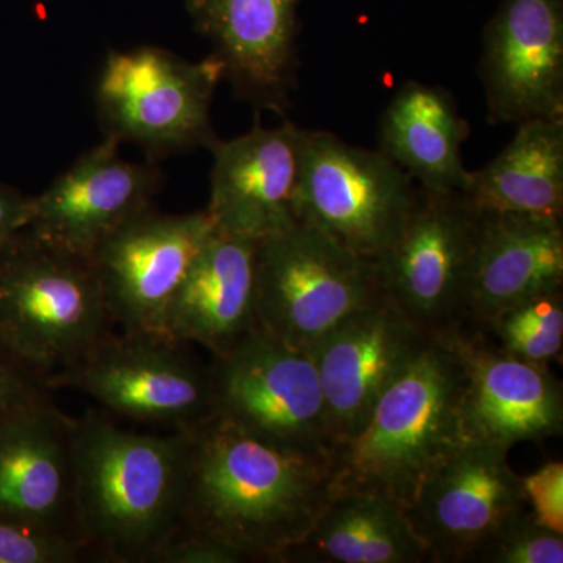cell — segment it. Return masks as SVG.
Segmentation results:
<instances>
[{
    "label": "cell",
    "mask_w": 563,
    "mask_h": 563,
    "mask_svg": "<svg viewBox=\"0 0 563 563\" xmlns=\"http://www.w3.org/2000/svg\"><path fill=\"white\" fill-rule=\"evenodd\" d=\"M463 366L461 429L465 442L510 451L563 431V390L548 366L499 350L483 328L450 332Z\"/></svg>",
    "instance_id": "obj_14"
},
{
    "label": "cell",
    "mask_w": 563,
    "mask_h": 563,
    "mask_svg": "<svg viewBox=\"0 0 563 563\" xmlns=\"http://www.w3.org/2000/svg\"><path fill=\"white\" fill-rule=\"evenodd\" d=\"M77 528L91 558L151 563L177 531L187 433L124 428L106 410L73 422Z\"/></svg>",
    "instance_id": "obj_2"
},
{
    "label": "cell",
    "mask_w": 563,
    "mask_h": 563,
    "mask_svg": "<svg viewBox=\"0 0 563 563\" xmlns=\"http://www.w3.org/2000/svg\"><path fill=\"white\" fill-rule=\"evenodd\" d=\"M73 422L52 398L0 415V520L81 542Z\"/></svg>",
    "instance_id": "obj_17"
},
{
    "label": "cell",
    "mask_w": 563,
    "mask_h": 563,
    "mask_svg": "<svg viewBox=\"0 0 563 563\" xmlns=\"http://www.w3.org/2000/svg\"><path fill=\"white\" fill-rule=\"evenodd\" d=\"M431 339L380 295L314 347L333 450L362 431L380 396Z\"/></svg>",
    "instance_id": "obj_13"
},
{
    "label": "cell",
    "mask_w": 563,
    "mask_h": 563,
    "mask_svg": "<svg viewBox=\"0 0 563 563\" xmlns=\"http://www.w3.org/2000/svg\"><path fill=\"white\" fill-rule=\"evenodd\" d=\"M224 79L213 52L188 62L172 51L140 46L111 51L99 74L95 101L106 136L139 144L152 158L211 147V101Z\"/></svg>",
    "instance_id": "obj_5"
},
{
    "label": "cell",
    "mask_w": 563,
    "mask_h": 563,
    "mask_svg": "<svg viewBox=\"0 0 563 563\" xmlns=\"http://www.w3.org/2000/svg\"><path fill=\"white\" fill-rule=\"evenodd\" d=\"M468 135L454 96L420 81H406L380 118V152L422 190L466 191L472 172L463 165L462 146Z\"/></svg>",
    "instance_id": "obj_22"
},
{
    "label": "cell",
    "mask_w": 563,
    "mask_h": 563,
    "mask_svg": "<svg viewBox=\"0 0 563 563\" xmlns=\"http://www.w3.org/2000/svg\"><path fill=\"white\" fill-rule=\"evenodd\" d=\"M0 358H3V361H10L9 355H7L5 347H3L2 342H0ZM13 363V362H11Z\"/></svg>",
    "instance_id": "obj_32"
},
{
    "label": "cell",
    "mask_w": 563,
    "mask_h": 563,
    "mask_svg": "<svg viewBox=\"0 0 563 563\" xmlns=\"http://www.w3.org/2000/svg\"><path fill=\"white\" fill-rule=\"evenodd\" d=\"M188 344L113 331L84 358L43 379L49 391L90 396L111 417L188 431L213 415L209 365Z\"/></svg>",
    "instance_id": "obj_9"
},
{
    "label": "cell",
    "mask_w": 563,
    "mask_h": 563,
    "mask_svg": "<svg viewBox=\"0 0 563 563\" xmlns=\"http://www.w3.org/2000/svg\"><path fill=\"white\" fill-rule=\"evenodd\" d=\"M120 144L106 136L32 198L25 229L43 242L90 258L122 222L150 209L163 174L154 163L124 161Z\"/></svg>",
    "instance_id": "obj_16"
},
{
    "label": "cell",
    "mask_w": 563,
    "mask_h": 563,
    "mask_svg": "<svg viewBox=\"0 0 563 563\" xmlns=\"http://www.w3.org/2000/svg\"><path fill=\"white\" fill-rule=\"evenodd\" d=\"M483 213L563 220V118H532L518 124L506 150L472 172L463 192Z\"/></svg>",
    "instance_id": "obj_24"
},
{
    "label": "cell",
    "mask_w": 563,
    "mask_h": 563,
    "mask_svg": "<svg viewBox=\"0 0 563 563\" xmlns=\"http://www.w3.org/2000/svg\"><path fill=\"white\" fill-rule=\"evenodd\" d=\"M84 558L90 554L79 540L0 520V563H76Z\"/></svg>",
    "instance_id": "obj_27"
},
{
    "label": "cell",
    "mask_w": 563,
    "mask_h": 563,
    "mask_svg": "<svg viewBox=\"0 0 563 563\" xmlns=\"http://www.w3.org/2000/svg\"><path fill=\"white\" fill-rule=\"evenodd\" d=\"M299 0H185L192 25L244 101L282 113L298 73Z\"/></svg>",
    "instance_id": "obj_19"
},
{
    "label": "cell",
    "mask_w": 563,
    "mask_h": 563,
    "mask_svg": "<svg viewBox=\"0 0 563 563\" xmlns=\"http://www.w3.org/2000/svg\"><path fill=\"white\" fill-rule=\"evenodd\" d=\"M379 296L373 262L312 225L296 222L257 242L258 325L298 350L312 354Z\"/></svg>",
    "instance_id": "obj_6"
},
{
    "label": "cell",
    "mask_w": 563,
    "mask_h": 563,
    "mask_svg": "<svg viewBox=\"0 0 563 563\" xmlns=\"http://www.w3.org/2000/svg\"><path fill=\"white\" fill-rule=\"evenodd\" d=\"M114 331L91 261L24 229L0 250V342L43 384Z\"/></svg>",
    "instance_id": "obj_4"
},
{
    "label": "cell",
    "mask_w": 563,
    "mask_h": 563,
    "mask_svg": "<svg viewBox=\"0 0 563 563\" xmlns=\"http://www.w3.org/2000/svg\"><path fill=\"white\" fill-rule=\"evenodd\" d=\"M490 124L563 118V0H504L483 36Z\"/></svg>",
    "instance_id": "obj_15"
},
{
    "label": "cell",
    "mask_w": 563,
    "mask_h": 563,
    "mask_svg": "<svg viewBox=\"0 0 563 563\" xmlns=\"http://www.w3.org/2000/svg\"><path fill=\"white\" fill-rule=\"evenodd\" d=\"M562 562L563 533L537 523L529 509L504 526L473 559V563Z\"/></svg>",
    "instance_id": "obj_26"
},
{
    "label": "cell",
    "mask_w": 563,
    "mask_h": 563,
    "mask_svg": "<svg viewBox=\"0 0 563 563\" xmlns=\"http://www.w3.org/2000/svg\"><path fill=\"white\" fill-rule=\"evenodd\" d=\"M562 288V221L483 213L465 324L485 325L515 303Z\"/></svg>",
    "instance_id": "obj_21"
},
{
    "label": "cell",
    "mask_w": 563,
    "mask_h": 563,
    "mask_svg": "<svg viewBox=\"0 0 563 563\" xmlns=\"http://www.w3.org/2000/svg\"><path fill=\"white\" fill-rule=\"evenodd\" d=\"M257 324V242L217 231L174 296L165 336L213 357Z\"/></svg>",
    "instance_id": "obj_20"
},
{
    "label": "cell",
    "mask_w": 563,
    "mask_h": 563,
    "mask_svg": "<svg viewBox=\"0 0 563 563\" xmlns=\"http://www.w3.org/2000/svg\"><path fill=\"white\" fill-rule=\"evenodd\" d=\"M483 328L506 354L536 365L561 361L563 291L540 292L496 314Z\"/></svg>",
    "instance_id": "obj_25"
},
{
    "label": "cell",
    "mask_w": 563,
    "mask_h": 563,
    "mask_svg": "<svg viewBox=\"0 0 563 563\" xmlns=\"http://www.w3.org/2000/svg\"><path fill=\"white\" fill-rule=\"evenodd\" d=\"M417 196L412 177L384 152L302 129L298 222L373 262L395 242Z\"/></svg>",
    "instance_id": "obj_7"
},
{
    "label": "cell",
    "mask_w": 563,
    "mask_h": 563,
    "mask_svg": "<svg viewBox=\"0 0 563 563\" xmlns=\"http://www.w3.org/2000/svg\"><path fill=\"white\" fill-rule=\"evenodd\" d=\"M428 547L406 509L376 493L333 492L284 563H424Z\"/></svg>",
    "instance_id": "obj_23"
},
{
    "label": "cell",
    "mask_w": 563,
    "mask_h": 563,
    "mask_svg": "<svg viewBox=\"0 0 563 563\" xmlns=\"http://www.w3.org/2000/svg\"><path fill=\"white\" fill-rule=\"evenodd\" d=\"M483 211L463 192L418 187L401 232L374 258L380 295L431 336L466 322V292Z\"/></svg>",
    "instance_id": "obj_10"
},
{
    "label": "cell",
    "mask_w": 563,
    "mask_h": 563,
    "mask_svg": "<svg viewBox=\"0 0 563 563\" xmlns=\"http://www.w3.org/2000/svg\"><path fill=\"white\" fill-rule=\"evenodd\" d=\"M302 129L255 125L246 135L218 141L210 176L207 213L217 231L258 240L298 222L299 161Z\"/></svg>",
    "instance_id": "obj_18"
},
{
    "label": "cell",
    "mask_w": 563,
    "mask_h": 563,
    "mask_svg": "<svg viewBox=\"0 0 563 563\" xmlns=\"http://www.w3.org/2000/svg\"><path fill=\"white\" fill-rule=\"evenodd\" d=\"M526 503L537 523L563 533V463L551 461L521 476Z\"/></svg>",
    "instance_id": "obj_28"
},
{
    "label": "cell",
    "mask_w": 563,
    "mask_h": 563,
    "mask_svg": "<svg viewBox=\"0 0 563 563\" xmlns=\"http://www.w3.org/2000/svg\"><path fill=\"white\" fill-rule=\"evenodd\" d=\"M187 433L177 531L284 563L333 495L332 455L284 450L211 415Z\"/></svg>",
    "instance_id": "obj_1"
},
{
    "label": "cell",
    "mask_w": 563,
    "mask_h": 563,
    "mask_svg": "<svg viewBox=\"0 0 563 563\" xmlns=\"http://www.w3.org/2000/svg\"><path fill=\"white\" fill-rule=\"evenodd\" d=\"M49 398V390L35 376L0 358V415Z\"/></svg>",
    "instance_id": "obj_30"
},
{
    "label": "cell",
    "mask_w": 563,
    "mask_h": 563,
    "mask_svg": "<svg viewBox=\"0 0 563 563\" xmlns=\"http://www.w3.org/2000/svg\"><path fill=\"white\" fill-rule=\"evenodd\" d=\"M213 415L284 450L331 454L312 354L255 325L209 365Z\"/></svg>",
    "instance_id": "obj_8"
},
{
    "label": "cell",
    "mask_w": 563,
    "mask_h": 563,
    "mask_svg": "<svg viewBox=\"0 0 563 563\" xmlns=\"http://www.w3.org/2000/svg\"><path fill=\"white\" fill-rule=\"evenodd\" d=\"M151 563H244L242 555L221 544L176 531L158 548Z\"/></svg>",
    "instance_id": "obj_29"
},
{
    "label": "cell",
    "mask_w": 563,
    "mask_h": 563,
    "mask_svg": "<svg viewBox=\"0 0 563 563\" xmlns=\"http://www.w3.org/2000/svg\"><path fill=\"white\" fill-rule=\"evenodd\" d=\"M31 199L9 185L0 184V250L27 228Z\"/></svg>",
    "instance_id": "obj_31"
},
{
    "label": "cell",
    "mask_w": 563,
    "mask_h": 563,
    "mask_svg": "<svg viewBox=\"0 0 563 563\" xmlns=\"http://www.w3.org/2000/svg\"><path fill=\"white\" fill-rule=\"evenodd\" d=\"M509 451L465 442L421 485L406 509L432 563H473L504 526L528 510Z\"/></svg>",
    "instance_id": "obj_12"
},
{
    "label": "cell",
    "mask_w": 563,
    "mask_h": 563,
    "mask_svg": "<svg viewBox=\"0 0 563 563\" xmlns=\"http://www.w3.org/2000/svg\"><path fill=\"white\" fill-rule=\"evenodd\" d=\"M217 232L207 210L140 211L98 244L90 261L114 328L165 336L166 313Z\"/></svg>",
    "instance_id": "obj_11"
},
{
    "label": "cell",
    "mask_w": 563,
    "mask_h": 563,
    "mask_svg": "<svg viewBox=\"0 0 563 563\" xmlns=\"http://www.w3.org/2000/svg\"><path fill=\"white\" fill-rule=\"evenodd\" d=\"M462 390L461 355L450 333L432 336L362 431L332 451L333 492L376 493L409 509L429 474L465 443Z\"/></svg>",
    "instance_id": "obj_3"
}]
</instances>
